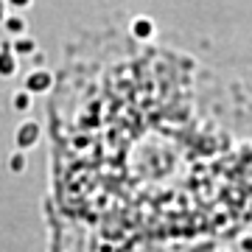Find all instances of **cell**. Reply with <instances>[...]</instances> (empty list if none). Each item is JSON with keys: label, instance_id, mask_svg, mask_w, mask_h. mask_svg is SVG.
<instances>
[{"label": "cell", "instance_id": "8", "mask_svg": "<svg viewBox=\"0 0 252 252\" xmlns=\"http://www.w3.org/2000/svg\"><path fill=\"white\" fill-rule=\"evenodd\" d=\"M26 168H28V152L14 149V152L9 154V171L11 174H23Z\"/></svg>", "mask_w": 252, "mask_h": 252}, {"label": "cell", "instance_id": "9", "mask_svg": "<svg viewBox=\"0 0 252 252\" xmlns=\"http://www.w3.org/2000/svg\"><path fill=\"white\" fill-rule=\"evenodd\" d=\"M6 3H9V9H14V11H26V9H31L34 0H6Z\"/></svg>", "mask_w": 252, "mask_h": 252}, {"label": "cell", "instance_id": "7", "mask_svg": "<svg viewBox=\"0 0 252 252\" xmlns=\"http://www.w3.org/2000/svg\"><path fill=\"white\" fill-rule=\"evenodd\" d=\"M129 31H132L135 39H152L157 28H154V23L149 17H135L132 20V26H129Z\"/></svg>", "mask_w": 252, "mask_h": 252}, {"label": "cell", "instance_id": "10", "mask_svg": "<svg viewBox=\"0 0 252 252\" xmlns=\"http://www.w3.org/2000/svg\"><path fill=\"white\" fill-rule=\"evenodd\" d=\"M11 14V9H9V3H6V0H0V26H3V20L9 17Z\"/></svg>", "mask_w": 252, "mask_h": 252}, {"label": "cell", "instance_id": "2", "mask_svg": "<svg viewBox=\"0 0 252 252\" xmlns=\"http://www.w3.org/2000/svg\"><path fill=\"white\" fill-rule=\"evenodd\" d=\"M26 90H31L34 95H45L51 87H54V73L45 70V67H36V70H28L26 73Z\"/></svg>", "mask_w": 252, "mask_h": 252}, {"label": "cell", "instance_id": "4", "mask_svg": "<svg viewBox=\"0 0 252 252\" xmlns=\"http://www.w3.org/2000/svg\"><path fill=\"white\" fill-rule=\"evenodd\" d=\"M34 107V93L26 90V87H20V90L11 93V109L17 112V115H28Z\"/></svg>", "mask_w": 252, "mask_h": 252}, {"label": "cell", "instance_id": "11", "mask_svg": "<svg viewBox=\"0 0 252 252\" xmlns=\"http://www.w3.org/2000/svg\"><path fill=\"white\" fill-rule=\"evenodd\" d=\"M238 247H241V252H252V235H244Z\"/></svg>", "mask_w": 252, "mask_h": 252}, {"label": "cell", "instance_id": "1", "mask_svg": "<svg viewBox=\"0 0 252 252\" xmlns=\"http://www.w3.org/2000/svg\"><path fill=\"white\" fill-rule=\"evenodd\" d=\"M42 140V126L36 124L34 118H26L20 121V126L14 129V149H23V152H31L36 149Z\"/></svg>", "mask_w": 252, "mask_h": 252}, {"label": "cell", "instance_id": "3", "mask_svg": "<svg viewBox=\"0 0 252 252\" xmlns=\"http://www.w3.org/2000/svg\"><path fill=\"white\" fill-rule=\"evenodd\" d=\"M20 67V56L14 54V48L11 45H0V79H11Z\"/></svg>", "mask_w": 252, "mask_h": 252}, {"label": "cell", "instance_id": "6", "mask_svg": "<svg viewBox=\"0 0 252 252\" xmlns=\"http://www.w3.org/2000/svg\"><path fill=\"white\" fill-rule=\"evenodd\" d=\"M11 48H14V54L20 56V59H28V56H34L36 54V39L31 34H23V36H14L11 39Z\"/></svg>", "mask_w": 252, "mask_h": 252}, {"label": "cell", "instance_id": "5", "mask_svg": "<svg viewBox=\"0 0 252 252\" xmlns=\"http://www.w3.org/2000/svg\"><path fill=\"white\" fill-rule=\"evenodd\" d=\"M3 28H6V34L14 39V36H23L28 34V20L23 17V11H11L9 17L3 20Z\"/></svg>", "mask_w": 252, "mask_h": 252}]
</instances>
